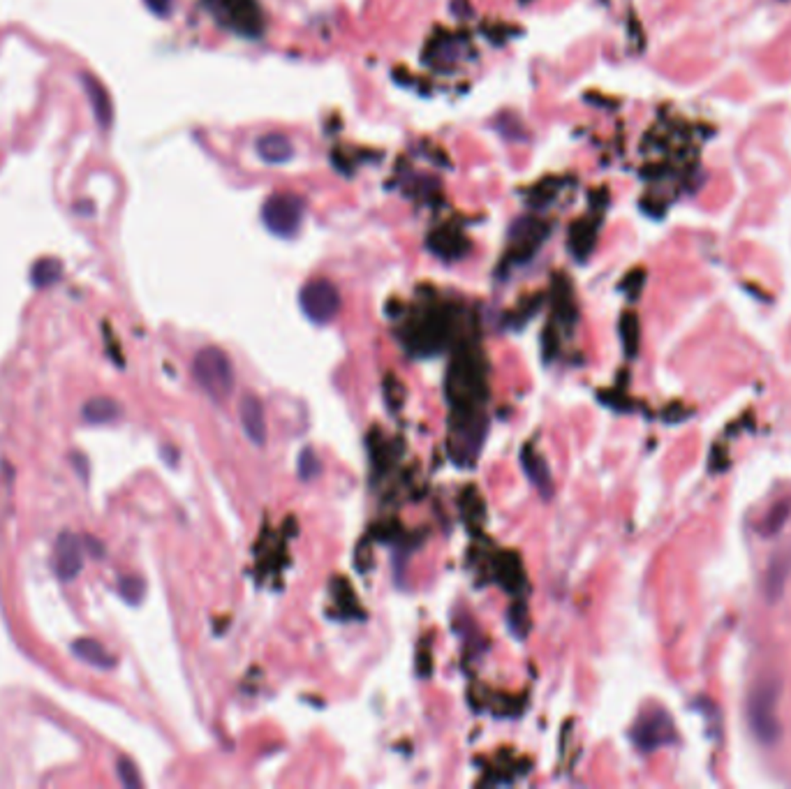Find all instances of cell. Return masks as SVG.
I'll use <instances>...</instances> for the list:
<instances>
[{
  "label": "cell",
  "instance_id": "1",
  "mask_svg": "<svg viewBox=\"0 0 791 789\" xmlns=\"http://www.w3.org/2000/svg\"><path fill=\"white\" fill-rule=\"evenodd\" d=\"M193 373L197 385H200L202 389L216 401V403H222V401L234 392V382H236L234 364L232 359L227 357V353L220 350V347L209 345L204 347V350H200L193 361Z\"/></svg>",
  "mask_w": 791,
  "mask_h": 789
},
{
  "label": "cell",
  "instance_id": "2",
  "mask_svg": "<svg viewBox=\"0 0 791 789\" xmlns=\"http://www.w3.org/2000/svg\"><path fill=\"white\" fill-rule=\"evenodd\" d=\"M213 17L243 37H260L264 30V14L257 0H206Z\"/></svg>",
  "mask_w": 791,
  "mask_h": 789
},
{
  "label": "cell",
  "instance_id": "3",
  "mask_svg": "<svg viewBox=\"0 0 791 789\" xmlns=\"http://www.w3.org/2000/svg\"><path fill=\"white\" fill-rule=\"evenodd\" d=\"M778 699H780V683L778 681L762 683L750 699L747 716H750L752 729L763 743H773L780 736V725H778V716H775Z\"/></svg>",
  "mask_w": 791,
  "mask_h": 789
},
{
  "label": "cell",
  "instance_id": "4",
  "mask_svg": "<svg viewBox=\"0 0 791 789\" xmlns=\"http://www.w3.org/2000/svg\"><path fill=\"white\" fill-rule=\"evenodd\" d=\"M306 204L301 197L292 193H278L264 202L262 220L264 228L276 237H294L301 229Z\"/></svg>",
  "mask_w": 791,
  "mask_h": 789
},
{
  "label": "cell",
  "instance_id": "5",
  "mask_svg": "<svg viewBox=\"0 0 791 789\" xmlns=\"http://www.w3.org/2000/svg\"><path fill=\"white\" fill-rule=\"evenodd\" d=\"M299 303H301V311L306 312V318L310 322L326 324L336 318L338 311H341V295H338L336 285L331 280L315 278L301 287Z\"/></svg>",
  "mask_w": 791,
  "mask_h": 789
},
{
  "label": "cell",
  "instance_id": "6",
  "mask_svg": "<svg viewBox=\"0 0 791 789\" xmlns=\"http://www.w3.org/2000/svg\"><path fill=\"white\" fill-rule=\"evenodd\" d=\"M84 546L86 542L77 535L63 533L58 537L56 549H54V568H56L58 579L72 581L84 568Z\"/></svg>",
  "mask_w": 791,
  "mask_h": 789
},
{
  "label": "cell",
  "instance_id": "7",
  "mask_svg": "<svg viewBox=\"0 0 791 789\" xmlns=\"http://www.w3.org/2000/svg\"><path fill=\"white\" fill-rule=\"evenodd\" d=\"M239 419L243 433L252 444L262 447L267 444V415H264L262 401L255 394H245L239 403Z\"/></svg>",
  "mask_w": 791,
  "mask_h": 789
},
{
  "label": "cell",
  "instance_id": "8",
  "mask_svg": "<svg viewBox=\"0 0 791 789\" xmlns=\"http://www.w3.org/2000/svg\"><path fill=\"white\" fill-rule=\"evenodd\" d=\"M257 155L264 160V162H271V165H283L287 160L294 158V146H292L290 137L280 135V132H268L257 139Z\"/></svg>",
  "mask_w": 791,
  "mask_h": 789
},
{
  "label": "cell",
  "instance_id": "9",
  "mask_svg": "<svg viewBox=\"0 0 791 789\" xmlns=\"http://www.w3.org/2000/svg\"><path fill=\"white\" fill-rule=\"evenodd\" d=\"M666 734H672V725L666 716H650L639 722L634 729V741L641 750H653L666 741Z\"/></svg>",
  "mask_w": 791,
  "mask_h": 789
},
{
  "label": "cell",
  "instance_id": "10",
  "mask_svg": "<svg viewBox=\"0 0 791 789\" xmlns=\"http://www.w3.org/2000/svg\"><path fill=\"white\" fill-rule=\"evenodd\" d=\"M84 88L86 93H88V103H91L97 123L103 125V128H109V125H111V119H114V114H111L114 109H111V100H109L107 96V88H104L93 74H84Z\"/></svg>",
  "mask_w": 791,
  "mask_h": 789
},
{
  "label": "cell",
  "instance_id": "11",
  "mask_svg": "<svg viewBox=\"0 0 791 789\" xmlns=\"http://www.w3.org/2000/svg\"><path fill=\"white\" fill-rule=\"evenodd\" d=\"M521 463H523V470L530 478V482L540 488L541 495H547L548 498L553 491V482H551V472H548V466L544 463V459H540V454H537L532 447H523V452H521Z\"/></svg>",
  "mask_w": 791,
  "mask_h": 789
},
{
  "label": "cell",
  "instance_id": "12",
  "mask_svg": "<svg viewBox=\"0 0 791 789\" xmlns=\"http://www.w3.org/2000/svg\"><path fill=\"white\" fill-rule=\"evenodd\" d=\"M72 653L79 660H84L86 665L97 667V669H111V667L116 665L114 655L107 653V648H104L103 644L95 642V639H88V636L77 639V642L72 644Z\"/></svg>",
  "mask_w": 791,
  "mask_h": 789
},
{
  "label": "cell",
  "instance_id": "13",
  "mask_svg": "<svg viewBox=\"0 0 791 789\" xmlns=\"http://www.w3.org/2000/svg\"><path fill=\"white\" fill-rule=\"evenodd\" d=\"M120 415H123V410L111 398H93L81 410V417L88 424H114L120 419Z\"/></svg>",
  "mask_w": 791,
  "mask_h": 789
},
{
  "label": "cell",
  "instance_id": "14",
  "mask_svg": "<svg viewBox=\"0 0 791 789\" xmlns=\"http://www.w3.org/2000/svg\"><path fill=\"white\" fill-rule=\"evenodd\" d=\"M789 572H791V553L789 551H785L780 556H775L773 565H770L769 569V577H766V593H769L770 602L780 600L787 579H789Z\"/></svg>",
  "mask_w": 791,
  "mask_h": 789
},
{
  "label": "cell",
  "instance_id": "15",
  "mask_svg": "<svg viewBox=\"0 0 791 789\" xmlns=\"http://www.w3.org/2000/svg\"><path fill=\"white\" fill-rule=\"evenodd\" d=\"M63 276V264L58 260H40L35 262L33 271H30V280H33L35 287H49V285L58 283Z\"/></svg>",
  "mask_w": 791,
  "mask_h": 789
},
{
  "label": "cell",
  "instance_id": "16",
  "mask_svg": "<svg viewBox=\"0 0 791 789\" xmlns=\"http://www.w3.org/2000/svg\"><path fill=\"white\" fill-rule=\"evenodd\" d=\"M119 593L128 604H139L144 600V593H146V584L137 574H128V577H120Z\"/></svg>",
  "mask_w": 791,
  "mask_h": 789
},
{
  "label": "cell",
  "instance_id": "17",
  "mask_svg": "<svg viewBox=\"0 0 791 789\" xmlns=\"http://www.w3.org/2000/svg\"><path fill=\"white\" fill-rule=\"evenodd\" d=\"M621 334H622V343H625V353L627 354L637 353V345H639V322H637V318H634L632 312H627V315H622Z\"/></svg>",
  "mask_w": 791,
  "mask_h": 789
},
{
  "label": "cell",
  "instance_id": "18",
  "mask_svg": "<svg viewBox=\"0 0 791 789\" xmlns=\"http://www.w3.org/2000/svg\"><path fill=\"white\" fill-rule=\"evenodd\" d=\"M116 771H119V778H120V783L126 785L128 789H139L142 787V776H139V771H137V767H135V761L132 760H128V757H120L119 760V767H116Z\"/></svg>",
  "mask_w": 791,
  "mask_h": 789
},
{
  "label": "cell",
  "instance_id": "19",
  "mask_svg": "<svg viewBox=\"0 0 791 789\" xmlns=\"http://www.w3.org/2000/svg\"><path fill=\"white\" fill-rule=\"evenodd\" d=\"M319 470H322V466H319L317 456H315L313 449L306 447L301 452V456H299V478L313 479Z\"/></svg>",
  "mask_w": 791,
  "mask_h": 789
},
{
  "label": "cell",
  "instance_id": "20",
  "mask_svg": "<svg viewBox=\"0 0 791 789\" xmlns=\"http://www.w3.org/2000/svg\"><path fill=\"white\" fill-rule=\"evenodd\" d=\"M789 507H791L789 500H787V502H782L778 510H773L769 523H766V533H778V530L782 528V523H785L787 517H789Z\"/></svg>",
  "mask_w": 791,
  "mask_h": 789
},
{
  "label": "cell",
  "instance_id": "21",
  "mask_svg": "<svg viewBox=\"0 0 791 789\" xmlns=\"http://www.w3.org/2000/svg\"><path fill=\"white\" fill-rule=\"evenodd\" d=\"M146 5L151 12H155L160 17H165V14H169L171 10V0H146Z\"/></svg>",
  "mask_w": 791,
  "mask_h": 789
}]
</instances>
